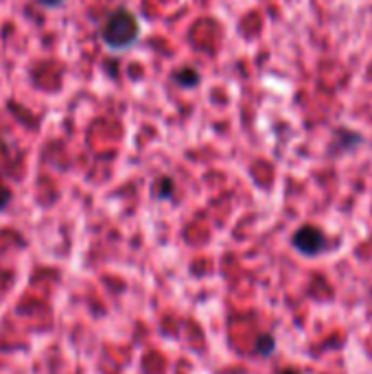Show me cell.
<instances>
[{"instance_id": "8", "label": "cell", "mask_w": 372, "mask_h": 374, "mask_svg": "<svg viewBox=\"0 0 372 374\" xmlns=\"http://www.w3.org/2000/svg\"><path fill=\"white\" fill-rule=\"evenodd\" d=\"M281 374H300L298 370H293V368H287V370H283Z\"/></svg>"}, {"instance_id": "1", "label": "cell", "mask_w": 372, "mask_h": 374, "mask_svg": "<svg viewBox=\"0 0 372 374\" xmlns=\"http://www.w3.org/2000/svg\"><path fill=\"white\" fill-rule=\"evenodd\" d=\"M101 40L104 44L112 51H125L129 49L131 44H136L139 38H141V22L136 18V14L125 9V7H119L114 11H110L101 24V31H99Z\"/></svg>"}, {"instance_id": "7", "label": "cell", "mask_w": 372, "mask_h": 374, "mask_svg": "<svg viewBox=\"0 0 372 374\" xmlns=\"http://www.w3.org/2000/svg\"><path fill=\"white\" fill-rule=\"evenodd\" d=\"M38 3L42 7H46V9H57V7H61L66 3V0H38Z\"/></svg>"}, {"instance_id": "3", "label": "cell", "mask_w": 372, "mask_h": 374, "mask_svg": "<svg viewBox=\"0 0 372 374\" xmlns=\"http://www.w3.org/2000/svg\"><path fill=\"white\" fill-rule=\"evenodd\" d=\"M174 81H176L178 86H182V88H195V86H199L201 75H199L197 68L186 66V68H182V71L174 73Z\"/></svg>"}, {"instance_id": "2", "label": "cell", "mask_w": 372, "mask_h": 374, "mask_svg": "<svg viewBox=\"0 0 372 374\" xmlns=\"http://www.w3.org/2000/svg\"><path fill=\"white\" fill-rule=\"evenodd\" d=\"M291 243L304 256H318L326 248V236L316 226H302L300 230H296Z\"/></svg>"}, {"instance_id": "6", "label": "cell", "mask_w": 372, "mask_h": 374, "mask_svg": "<svg viewBox=\"0 0 372 374\" xmlns=\"http://www.w3.org/2000/svg\"><path fill=\"white\" fill-rule=\"evenodd\" d=\"M11 199H14V193H11V188L7 186V184H3L0 182V213H3L9 203H11Z\"/></svg>"}, {"instance_id": "4", "label": "cell", "mask_w": 372, "mask_h": 374, "mask_svg": "<svg viewBox=\"0 0 372 374\" xmlns=\"http://www.w3.org/2000/svg\"><path fill=\"white\" fill-rule=\"evenodd\" d=\"M174 193H176V184L171 178H160L154 186V197L158 199H171Z\"/></svg>"}, {"instance_id": "5", "label": "cell", "mask_w": 372, "mask_h": 374, "mask_svg": "<svg viewBox=\"0 0 372 374\" xmlns=\"http://www.w3.org/2000/svg\"><path fill=\"white\" fill-rule=\"evenodd\" d=\"M274 348H276V339H274V335H269V333H265V335H258V339H256V353L258 355H272L274 353Z\"/></svg>"}]
</instances>
